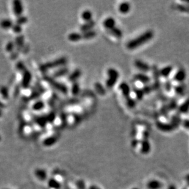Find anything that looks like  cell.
<instances>
[{"label":"cell","instance_id":"f546056e","mask_svg":"<svg viewBox=\"0 0 189 189\" xmlns=\"http://www.w3.org/2000/svg\"><path fill=\"white\" fill-rule=\"evenodd\" d=\"M0 26L4 29H8L12 27L13 23L11 20L8 19H4L0 22Z\"/></svg>","mask_w":189,"mask_h":189},{"label":"cell","instance_id":"ee69618b","mask_svg":"<svg viewBox=\"0 0 189 189\" xmlns=\"http://www.w3.org/2000/svg\"><path fill=\"white\" fill-rule=\"evenodd\" d=\"M16 44L15 45H17V47L21 48L24 44V37L23 36H19L17 38H16Z\"/></svg>","mask_w":189,"mask_h":189},{"label":"cell","instance_id":"db71d44e","mask_svg":"<svg viewBox=\"0 0 189 189\" xmlns=\"http://www.w3.org/2000/svg\"><path fill=\"white\" fill-rule=\"evenodd\" d=\"M140 143V141L137 139H133L132 141V143H131V145L132 146L133 148H135L138 145V143Z\"/></svg>","mask_w":189,"mask_h":189},{"label":"cell","instance_id":"816d5d0a","mask_svg":"<svg viewBox=\"0 0 189 189\" xmlns=\"http://www.w3.org/2000/svg\"><path fill=\"white\" fill-rule=\"evenodd\" d=\"M12 28L13 31H14L16 33H20L21 31V30H22L21 25H19L18 24L13 25Z\"/></svg>","mask_w":189,"mask_h":189},{"label":"cell","instance_id":"603a6c76","mask_svg":"<svg viewBox=\"0 0 189 189\" xmlns=\"http://www.w3.org/2000/svg\"><path fill=\"white\" fill-rule=\"evenodd\" d=\"M35 175L41 181L45 180L47 177V172L43 169H37L35 171Z\"/></svg>","mask_w":189,"mask_h":189},{"label":"cell","instance_id":"d6986e66","mask_svg":"<svg viewBox=\"0 0 189 189\" xmlns=\"http://www.w3.org/2000/svg\"><path fill=\"white\" fill-rule=\"evenodd\" d=\"M173 71V67L171 66H167L160 70V76L167 78L170 76Z\"/></svg>","mask_w":189,"mask_h":189},{"label":"cell","instance_id":"836d02e7","mask_svg":"<svg viewBox=\"0 0 189 189\" xmlns=\"http://www.w3.org/2000/svg\"><path fill=\"white\" fill-rule=\"evenodd\" d=\"M152 71V76L154 81H160V70H159L158 67L156 66H153L151 68Z\"/></svg>","mask_w":189,"mask_h":189},{"label":"cell","instance_id":"3957f363","mask_svg":"<svg viewBox=\"0 0 189 189\" xmlns=\"http://www.w3.org/2000/svg\"><path fill=\"white\" fill-rule=\"evenodd\" d=\"M67 59L65 57H61L59 59H57L53 61H51L49 62H47L45 64H42L40 66V70L44 72L47 71L48 69L59 67L62 65H64L67 62Z\"/></svg>","mask_w":189,"mask_h":189},{"label":"cell","instance_id":"ab89813d","mask_svg":"<svg viewBox=\"0 0 189 189\" xmlns=\"http://www.w3.org/2000/svg\"><path fill=\"white\" fill-rule=\"evenodd\" d=\"M126 101L127 105L131 108H133L136 106V101L131 97L126 99Z\"/></svg>","mask_w":189,"mask_h":189},{"label":"cell","instance_id":"f1b7e54d","mask_svg":"<svg viewBox=\"0 0 189 189\" xmlns=\"http://www.w3.org/2000/svg\"><path fill=\"white\" fill-rule=\"evenodd\" d=\"M81 18L84 21H85V22L91 21L93 19V13L89 10L85 11L81 14Z\"/></svg>","mask_w":189,"mask_h":189},{"label":"cell","instance_id":"f5cc1de1","mask_svg":"<svg viewBox=\"0 0 189 189\" xmlns=\"http://www.w3.org/2000/svg\"><path fill=\"white\" fill-rule=\"evenodd\" d=\"M182 125L184 128L189 130V119H185L182 121Z\"/></svg>","mask_w":189,"mask_h":189},{"label":"cell","instance_id":"bcb514c9","mask_svg":"<svg viewBox=\"0 0 189 189\" xmlns=\"http://www.w3.org/2000/svg\"><path fill=\"white\" fill-rule=\"evenodd\" d=\"M143 92H144V94L145 95H148L150 94L152 91V90L151 85H145L143 88H142Z\"/></svg>","mask_w":189,"mask_h":189},{"label":"cell","instance_id":"91938a15","mask_svg":"<svg viewBox=\"0 0 189 189\" xmlns=\"http://www.w3.org/2000/svg\"><path fill=\"white\" fill-rule=\"evenodd\" d=\"M1 116V110H0V116Z\"/></svg>","mask_w":189,"mask_h":189},{"label":"cell","instance_id":"7402d4cb","mask_svg":"<svg viewBox=\"0 0 189 189\" xmlns=\"http://www.w3.org/2000/svg\"><path fill=\"white\" fill-rule=\"evenodd\" d=\"M94 88L95 91L99 94L104 95L106 94V90L105 87L99 82H96L95 83Z\"/></svg>","mask_w":189,"mask_h":189},{"label":"cell","instance_id":"7c38bea8","mask_svg":"<svg viewBox=\"0 0 189 189\" xmlns=\"http://www.w3.org/2000/svg\"><path fill=\"white\" fill-rule=\"evenodd\" d=\"M13 11L16 16L17 17L21 16L23 12V6L20 1L16 0L13 1Z\"/></svg>","mask_w":189,"mask_h":189},{"label":"cell","instance_id":"6125c7cd","mask_svg":"<svg viewBox=\"0 0 189 189\" xmlns=\"http://www.w3.org/2000/svg\"><path fill=\"white\" fill-rule=\"evenodd\" d=\"M187 189V188H186H186H184V189Z\"/></svg>","mask_w":189,"mask_h":189},{"label":"cell","instance_id":"5bb4252c","mask_svg":"<svg viewBox=\"0 0 189 189\" xmlns=\"http://www.w3.org/2000/svg\"><path fill=\"white\" fill-rule=\"evenodd\" d=\"M162 183L159 181L155 179L150 181L146 185V187L148 189H160L162 187Z\"/></svg>","mask_w":189,"mask_h":189},{"label":"cell","instance_id":"484cf974","mask_svg":"<svg viewBox=\"0 0 189 189\" xmlns=\"http://www.w3.org/2000/svg\"><path fill=\"white\" fill-rule=\"evenodd\" d=\"M68 39L72 42H78L82 39V36L78 33H72L69 35Z\"/></svg>","mask_w":189,"mask_h":189},{"label":"cell","instance_id":"be15d7a7","mask_svg":"<svg viewBox=\"0 0 189 189\" xmlns=\"http://www.w3.org/2000/svg\"><path fill=\"white\" fill-rule=\"evenodd\" d=\"M0 140H1V136H0Z\"/></svg>","mask_w":189,"mask_h":189},{"label":"cell","instance_id":"9a60e30c","mask_svg":"<svg viewBox=\"0 0 189 189\" xmlns=\"http://www.w3.org/2000/svg\"><path fill=\"white\" fill-rule=\"evenodd\" d=\"M116 20L113 17H108L103 22V25L108 30H110L115 27Z\"/></svg>","mask_w":189,"mask_h":189},{"label":"cell","instance_id":"94428289","mask_svg":"<svg viewBox=\"0 0 189 189\" xmlns=\"http://www.w3.org/2000/svg\"><path fill=\"white\" fill-rule=\"evenodd\" d=\"M138 189V188H133V189Z\"/></svg>","mask_w":189,"mask_h":189},{"label":"cell","instance_id":"d590c367","mask_svg":"<svg viewBox=\"0 0 189 189\" xmlns=\"http://www.w3.org/2000/svg\"><path fill=\"white\" fill-rule=\"evenodd\" d=\"M45 106L44 102L43 101L41 100H39L38 102H35L33 105V109L35 111H39L40 110H42V108H44Z\"/></svg>","mask_w":189,"mask_h":189},{"label":"cell","instance_id":"74e56055","mask_svg":"<svg viewBox=\"0 0 189 189\" xmlns=\"http://www.w3.org/2000/svg\"><path fill=\"white\" fill-rule=\"evenodd\" d=\"M167 106H168V108L170 111H173V110L177 109V100L174 99H171L170 101V102L168 103V104H167Z\"/></svg>","mask_w":189,"mask_h":189},{"label":"cell","instance_id":"f6af8a7d","mask_svg":"<svg viewBox=\"0 0 189 189\" xmlns=\"http://www.w3.org/2000/svg\"><path fill=\"white\" fill-rule=\"evenodd\" d=\"M46 119L47 121V122H52L55 121L56 118V114L54 112H50V113L48 114L46 116Z\"/></svg>","mask_w":189,"mask_h":189},{"label":"cell","instance_id":"ba28073f","mask_svg":"<svg viewBox=\"0 0 189 189\" xmlns=\"http://www.w3.org/2000/svg\"><path fill=\"white\" fill-rule=\"evenodd\" d=\"M140 143L141 144V153L143 154H149L151 150V146L148 138H143Z\"/></svg>","mask_w":189,"mask_h":189},{"label":"cell","instance_id":"44dd1931","mask_svg":"<svg viewBox=\"0 0 189 189\" xmlns=\"http://www.w3.org/2000/svg\"><path fill=\"white\" fill-rule=\"evenodd\" d=\"M181 122H182L180 116H178L177 114H174L171 116L170 123L175 127V129H177Z\"/></svg>","mask_w":189,"mask_h":189},{"label":"cell","instance_id":"7dc6e473","mask_svg":"<svg viewBox=\"0 0 189 189\" xmlns=\"http://www.w3.org/2000/svg\"><path fill=\"white\" fill-rule=\"evenodd\" d=\"M28 21V19L25 16H20L18 19L16 20V24H18L19 25H23Z\"/></svg>","mask_w":189,"mask_h":189},{"label":"cell","instance_id":"d4e9b609","mask_svg":"<svg viewBox=\"0 0 189 189\" xmlns=\"http://www.w3.org/2000/svg\"><path fill=\"white\" fill-rule=\"evenodd\" d=\"M133 91L135 94L137 100H141L143 99L145 94H144V92L142 89H141L140 88H133Z\"/></svg>","mask_w":189,"mask_h":189},{"label":"cell","instance_id":"8fae6325","mask_svg":"<svg viewBox=\"0 0 189 189\" xmlns=\"http://www.w3.org/2000/svg\"><path fill=\"white\" fill-rule=\"evenodd\" d=\"M134 79L136 81H138L143 84L147 85L151 81V78L146 74L138 73L134 76Z\"/></svg>","mask_w":189,"mask_h":189},{"label":"cell","instance_id":"4316f807","mask_svg":"<svg viewBox=\"0 0 189 189\" xmlns=\"http://www.w3.org/2000/svg\"><path fill=\"white\" fill-rule=\"evenodd\" d=\"M97 35L96 32L94 30H92L90 31H88L86 32H84L81 34L82 36V39H92V38H94L95 36Z\"/></svg>","mask_w":189,"mask_h":189},{"label":"cell","instance_id":"680465c9","mask_svg":"<svg viewBox=\"0 0 189 189\" xmlns=\"http://www.w3.org/2000/svg\"><path fill=\"white\" fill-rule=\"evenodd\" d=\"M3 107H4V105L0 102V108H3Z\"/></svg>","mask_w":189,"mask_h":189},{"label":"cell","instance_id":"5b68a950","mask_svg":"<svg viewBox=\"0 0 189 189\" xmlns=\"http://www.w3.org/2000/svg\"><path fill=\"white\" fill-rule=\"evenodd\" d=\"M155 126L159 131L164 132H170L176 129L171 123H166L161 121H157Z\"/></svg>","mask_w":189,"mask_h":189},{"label":"cell","instance_id":"e0dca14e","mask_svg":"<svg viewBox=\"0 0 189 189\" xmlns=\"http://www.w3.org/2000/svg\"><path fill=\"white\" fill-rule=\"evenodd\" d=\"M177 109L180 113L186 114L188 113L189 111V97L177 108Z\"/></svg>","mask_w":189,"mask_h":189},{"label":"cell","instance_id":"11a10c76","mask_svg":"<svg viewBox=\"0 0 189 189\" xmlns=\"http://www.w3.org/2000/svg\"><path fill=\"white\" fill-rule=\"evenodd\" d=\"M185 179H186V182H187V186L189 187V174H187L186 176Z\"/></svg>","mask_w":189,"mask_h":189},{"label":"cell","instance_id":"d6a6232c","mask_svg":"<svg viewBox=\"0 0 189 189\" xmlns=\"http://www.w3.org/2000/svg\"><path fill=\"white\" fill-rule=\"evenodd\" d=\"M170 111L169 110V109H168V106H167V104H164V105H163L162 107H161V108H160V114L162 115V116H163L164 117H165V118H168V116H169V112H170Z\"/></svg>","mask_w":189,"mask_h":189},{"label":"cell","instance_id":"e575fe53","mask_svg":"<svg viewBox=\"0 0 189 189\" xmlns=\"http://www.w3.org/2000/svg\"><path fill=\"white\" fill-rule=\"evenodd\" d=\"M36 122L39 126L42 127H44L47 123V121L45 116H39L36 118Z\"/></svg>","mask_w":189,"mask_h":189},{"label":"cell","instance_id":"681fc988","mask_svg":"<svg viewBox=\"0 0 189 189\" xmlns=\"http://www.w3.org/2000/svg\"><path fill=\"white\" fill-rule=\"evenodd\" d=\"M76 187L78 189H86V185L83 180H78L76 182Z\"/></svg>","mask_w":189,"mask_h":189},{"label":"cell","instance_id":"8d00e7d4","mask_svg":"<svg viewBox=\"0 0 189 189\" xmlns=\"http://www.w3.org/2000/svg\"><path fill=\"white\" fill-rule=\"evenodd\" d=\"M80 87L78 83L74 82L72 86V89H71L72 94L74 96H76L80 93Z\"/></svg>","mask_w":189,"mask_h":189},{"label":"cell","instance_id":"6da1fadb","mask_svg":"<svg viewBox=\"0 0 189 189\" xmlns=\"http://www.w3.org/2000/svg\"><path fill=\"white\" fill-rule=\"evenodd\" d=\"M154 37V32L152 30H148L143 33H142L141 35L138 36L136 38L133 39L132 40H130L127 44V47L129 50H133L135 48H136L144 44L149 42Z\"/></svg>","mask_w":189,"mask_h":189},{"label":"cell","instance_id":"f907efd6","mask_svg":"<svg viewBox=\"0 0 189 189\" xmlns=\"http://www.w3.org/2000/svg\"><path fill=\"white\" fill-rule=\"evenodd\" d=\"M16 67H17V69L19 71H21V72H23L26 70V66H25V64H24L22 62H17Z\"/></svg>","mask_w":189,"mask_h":189},{"label":"cell","instance_id":"9c48e42d","mask_svg":"<svg viewBox=\"0 0 189 189\" xmlns=\"http://www.w3.org/2000/svg\"><path fill=\"white\" fill-rule=\"evenodd\" d=\"M119 89L121 91L123 96L125 97V99H127L129 97H131V87L129 85L128 83L126 82H122L119 85Z\"/></svg>","mask_w":189,"mask_h":189},{"label":"cell","instance_id":"8992f818","mask_svg":"<svg viewBox=\"0 0 189 189\" xmlns=\"http://www.w3.org/2000/svg\"><path fill=\"white\" fill-rule=\"evenodd\" d=\"M134 64H135V66L138 69H139L140 71H141L143 72H148L151 69V67L150 66V65L148 63H146L141 60H140V59L135 60L134 62Z\"/></svg>","mask_w":189,"mask_h":189},{"label":"cell","instance_id":"b9f144b4","mask_svg":"<svg viewBox=\"0 0 189 189\" xmlns=\"http://www.w3.org/2000/svg\"><path fill=\"white\" fill-rule=\"evenodd\" d=\"M152 91H158L161 88V83L160 81H154L151 85Z\"/></svg>","mask_w":189,"mask_h":189},{"label":"cell","instance_id":"277c9868","mask_svg":"<svg viewBox=\"0 0 189 189\" xmlns=\"http://www.w3.org/2000/svg\"><path fill=\"white\" fill-rule=\"evenodd\" d=\"M44 80L47 83H48L52 87H54L55 89H57V90L59 91L60 92L62 93L63 94H66L67 93L68 89L65 85L62 84L59 82H58L56 80H55L53 78H52L49 76H45Z\"/></svg>","mask_w":189,"mask_h":189},{"label":"cell","instance_id":"f35d334b","mask_svg":"<svg viewBox=\"0 0 189 189\" xmlns=\"http://www.w3.org/2000/svg\"><path fill=\"white\" fill-rule=\"evenodd\" d=\"M177 9L179 11L185 13H189V5L178 4L177 6Z\"/></svg>","mask_w":189,"mask_h":189},{"label":"cell","instance_id":"6f0895ef","mask_svg":"<svg viewBox=\"0 0 189 189\" xmlns=\"http://www.w3.org/2000/svg\"><path fill=\"white\" fill-rule=\"evenodd\" d=\"M168 189H176V186H174V185H170L169 186H168Z\"/></svg>","mask_w":189,"mask_h":189},{"label":"cell","instance_id":"2e32d148","mask_svg":"<svg viewBox=\"0 0 189 189\" xmlns=\"http://www.w3.org/2000/svg\"><path fill=\"white\" fill-rule=\"evenodd\" d=\"M118 9L120 13L123 14H127L131 10V4L128 2H122L119 4Z\"/></svg>","mask_w":189,"mask_h":189},{"label":"cell","instance_id":"ffe728a7","mask_svg":"<svg viewBox=\"0 0 189 189\" xmlns=\"http://www.w3.org/2000/svg\"><path fill=\"white\" fill-rule=\"evenodd\" d=\"M81 76V71L80 69H76L71 74H70L68 80L71 82H76V81Z\"/></svg>","mask_w":189,"mask_h":189},{"label":"cell","instance_id":"c3c4849f","mask_svg":"<svg viewBox=\"0 0 189 189\" xmlns=\"http://www.w3.org/2000/svg\"><path fill=\"white\" fill-rule=\"evenodd\" d=\"M14 47H15V44L13 42H9L7 43L6 47V50L9 52H11L13 51L14 48Z\"/></svg>","mask_w":189,"mask_h":189},{"label":"cell","instance_id":"9f6ffc18","mask_svg":"<svg viewBox=\"0 0 189 189\" xmlns=\"http://www.w3.org/2000/svg\"><path fill=\"white\" fill-rule=\"evenodd\" d=\"M101 189L100 188H99V187H97V186H95V185H92V186H91L90 187H89V189Z\"/></svg>","mask_w":189,"mask_h":189},{"label":"cell","instance_id":"1f68e13d","mask_svg":"<svg viewBox=\"0 0 189 189\" xmlns=\"http://www.w3.org/2000/svg\"><path fill=\"white\" fill-rule=\"evenodd\" d=\"M174 90L177 94L179 95H182L184 94L186 91V86H184V85H179L174 86Z\"/></svg>","mask_w":189,"mask_h":189},{"label":"cell","instance_id":"7bdbcfd3","mask_svg":"<svg viewBox=\"0 0 189 189\" xmlns=\"http://www.w3.org/2000/svg\"><path fill=\"white\" fill-rule=\"evenodd\" d=\"M164 88L167 92H170L173 89V84L171 81L170 80H167L164 84Z\"/></svg>","mask_w":189,"mask_h":189},{"label":"cell","instance_id":"7a4b0ae2","mask_svg":"<svg viewBox=\"0 0 189 189\" xmlns=\"http://www.w3.org/2000/svg\"><path fill=\"white\" fill-rule=\"evenodd\" d=\"M107 75L108 79L106 80V86L108 88H112L119 78V72L114 68H110L107 71Z\"/></svg>","mask_w":189,"mask_h":189},{"label":"cell","instance_id":"4fadbf2b","mask_svg":"<svg viewBox=\"0 0 189 189\" xmlns=\"http://www.w3.org/2000/svg\"><path fill=\"white\" fill-rule=\"evenodd\" d=\"M95 25V23L93 20L89 21H86L80 26V30L83 33L92 30L93 29V28L94 27Z\"/></svg>","mask_w":189,"mask_h":189},{"label":"cell","instance_id":"ac0fdd59","mask_svg":"<svg viewBox=\"0 0 189 189\" xmlns=\"http://www.w3.org/2000/svg\"><path fill=\"white\" fill-rule=\"evenodd\" d=\"M58 140V136L57 135L52 136L45 139L43 142V144L45 146H51L57 143Z\"/></svg>","mask_w":189,"mask_h":189},{"label":"cell","instance_id":"4dcf8cb0","mask_svg":"<svg viewBox=\"0 0 189 189\" xmlns=\"http://www.w3.org/2000/svg\"><path fill=\"white\" fill-rule=\"evenodd\" d=\"M48 186L53 189H59L61 188V184L55 179H50L48 182Z\"/></svg>","mask_w":189,"mask_h":189},{"label":"cell","instance_id":"30bf717a","mask_svg":"<svg viewBox=\"0 0 189 189\" xmlns=\"http://www.w3.org/2000/svg\"><path fill=\"white\" fill-rule=\"evenodd\" d=\"M187 76V73L185 69H181L179 71L176 72L175 75L173 77V80L178 82V83H181L183 82Z\"/></svg>","mask_w":189,"mask_h":189},{"label":"cell","instance_id":"83f0119b","mask_svg":"<svg viewBox=\"0 0 189 189\" xmlns=\"http://www.w3.org/2000/svg\"><path fill=\"white\" fill-rule=\"evenodd\" d=\"M69 72V69L66 67H64L62 69H60L59 70H58L57 71H55L53 76V77L55 78H57V77H60V76H66V74H67V73Z\"/></svg>","mask_w":189,"mask_h":189},{"label":"cell","instance_id":"52a82bcc","mask_svg":"<svg viewBox=\"0 0 189 189\" xmlns=\"http://www.w3.org/2000/svg\"><path fill=\"white\" fill-rule=\"evenodd\" d=\"M32 76L31 72L28 70H26L23 72V78L21 80V86L23 88H27L31 83Z\"/></svg>","mask_w":189,"mask_h":189},{"label":"cell","instance_id":"60d3db41","mask_svg":"<svg viewBox=\"0 0 189 189\" xmlns=\"http://www.w3.org/2000/svg\"><path fill=\"white\" fill-rule=\"evenodd\" d=\"M0 93L1 95L3 97L4 99H7L9 97V92L8 90L5 86H1L0 87Z\"/></svg>","mask_w":189,"mask_h":189},{"label":"cell","instance_id":"cb8c5ba5","mask_svg":"<svg viewBox=\"0 0 189 189\" xmlns=\"http://www.w3.org/2000/svg\"><path fill=\"white\" fill-rule=\"evenodd\" d=\"M109 31H110V33H111V35H112L116 38L119 39V38H122L123 36V33H122V30L116 26L114 27L113 28H112V30H110Z\"/></svg>","mask_w":189,"mask_h":189}]
</instances>
